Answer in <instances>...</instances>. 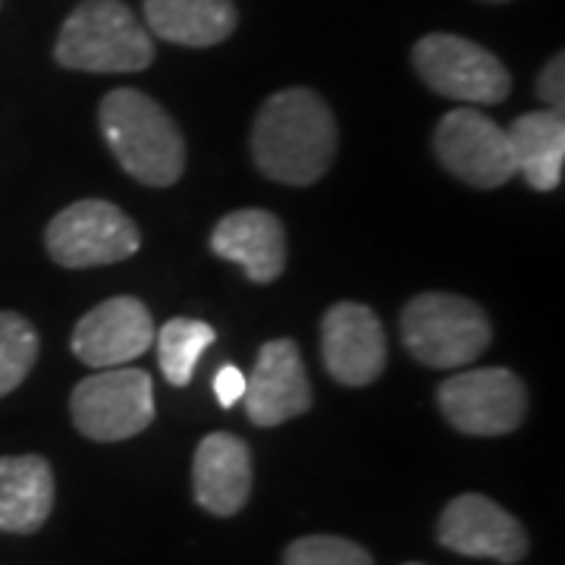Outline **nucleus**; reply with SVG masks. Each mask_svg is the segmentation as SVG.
Returning <instances> with one entry per match:
<instances>
[{
    "label": "nucleus",
    "mask_w": 565,
    "mask_h": 565,
    "mask_svg": "<svg viewBox=\"0 0 565 565\" xmlns=\"http://www.w3.org/2000/svg\"><path fill=\"white\" fill-rule=\"evenodd\" d=\"M337 154V120L318 92L282 88L270 95L252 126V158L267 180L311 185Z\"/></svg>",
    "instance_id": "nucleus-1"
},
{
    "label": "nucleus",
    "mask_w": 565,
    "mask_h": 565,
    "mask_svg": "<svg viewBox=\"0 0 565 565\" xmlns=\"http://www.w3.org/2000/svg\"><path fill=\"white\" fill-rule=\"evenodd\" d=\"M98 122L114 158L141 185H173L185 170V145L161 104L136 88L110 92L98 107Z\"/></svg>",
    "instance_id": "nucleus-2"
},
{
    "label": "nucleus",
    "mask_w": 565,
    "mask_h": 565,
    "mask_svg": "<svg viewBox=\"0 0 565 565\" xmlns=\"http://www.w3.org/2000/svg\"><path fill=\"white\" fill-rule=\"evenodd\" d=\"M54 57L82 73H139L154 61V44L120 0H85L63 22Z\"/></svg>",
    "instance_id": "nucleus-3"
},
{
    "label": "nucleus",
    "mask_w": 565,
    "mask_h": 565,
    "mask_svg": "<svg viewBox=\"0 0 565 565\" xmlns=\"http://www.w3.org/2000/svg\"><path fill=\"white\" fill-rule=\"evenodd\" d=\"M405 349L427 367L452 371L478 362L493 340L484 308L452 292H422L399 315Z\"/></svg>",
    "instance_id": "nucleus-4"
},
{
    "label": "nucleus",
    "mask_w": 565,
    "mask_h": 565,
    "mask_svg": "<svg viewBox=\"0 0 565 565\" xmlns=\"http://www.w3.org/2000/svg\"><path fill=\"white\" fill-rule=\"evenodd\" d=\"M412 61L424 85L449 102L487 107V104H503L512 92V79L503 61L462 35H449V32L424 35L412 51Z\"/></svg>",
    "instance_id": "nucleus-5"
},
{
    "label": "nucleus",
    "mask_w": 565,
    "mask_h": 565,
    "mask_svg": "<svg viewBox=\"0 0 565 565\" xmlns=\"http://www.w3.org/2000/svg\"><path fill=\"white\" fill-rule=\"evenodd\" d=\"M70 412L88 440H129L154 422V386L139 367H102L73 390Z\"/></svg>",
    "instance_id": "nucleus-6"
},
{
    "label": "nucleus",
    "mask_w": 565,
    "mask_h": 565,
    "mask_svg": "<svg viewBox=\"0 0 565 565\" xmlns=\"http://www.w3.org/2000/svg\"><path fill=\"white\" fill-rule=\"evenodd\" d=\"M437 399L446 422L471 437L512 434L527 415V390L505 367H475L440 384Z\"/></svg>",
    "instance_id": "nucleus-7"
},
{
    "label": "nucleus",
    "mask_w": 565,
    "mask_h": 565,
    "mask_svg": "<svg viewBox=\"0 0 565 565\" xmlns=\"http://www.w3.org/2000/svg\"><path fill=\"white\" fill-rule=\"evenodd\" d=\"M44 243L63 267H102L132 258L139 252V226L117 204L85 199L63 207L51 221Z\"/></svg>",
    "instance_id": "nucleus-8"
},
{
    "label": "nucleus",
    "mask_w": 565,
    "mask_h": 565,
    "mask_svg": "<svg viewBox=\"0 0 565 565\" xmlns=\"http://www.w3.org/2000/svg\"><path fill=\"white\" fill-rule=\"evenodd\" d=\"M434 151L456 180L475 189H500L519 173L509 132L475 107L449 110L437 122Z\"/></svg>",
    "instance_id": "nucleus-9"
},
{
    "label": "nucleus",
    "mask_w": 565,
    "mask_h": 565,
    "mask_svg": "<svg viewBox=\"0 0 565 565\" xmlns=\"http://www.w3.org/2000/svg\"><path fill=\"white\" fill-rule=\"evenodd\" d=\"M437 537L446 550L475 559L512 565L522 563L527 553V534L519 519L481 493H462L446 505Z\"/></svg>",
    "instance_id": "nucleus-10"
},
{
    "label": "nucleus",
    "mask_w": 565,
    "mask_h": 565,
    "mask_svg": "<svg viewBox=\"0 0 565 565\" xmlns=\"http://www.w3.org/2000/svg\"><path fill=\"white\" fill-rule=\"evenodd\" d=\"M321 352L337 384H374L386 367L384 327L367 305H333L321 321Z\"/></svg>",
    "instance_id": "nucleus-11"
},
{
    "label": "nucleus",
    "mask_w": 565,
    "mask_h": 565,
    "mask_svg": "<svg viewBox=\"0 0 565 565\" xmlns=\"http://www.w3.org/2000/svg\"><path fill=\"white\" fill-rule=\"evenodd\" d=\"M154 321L141 299L117 296L95 305L73 330V352L76 359L92 367H117L136 362L151 349Z\"/></svg>",
    "instance_id": "nucleus-12"
},
{
    "label": "nucleus",
    "mask_w": 565,
    "mask_h": 565,
    "mask_svg": "<svg viewBox=\"0 0 565 565\" xmlns=\"http://www.w3.org/2000/svg\"><path fill=\"white\" fill-rule=\"evenodd\" d=\"M245 412L258 427H277L311 408V384L292 340L262 345L252 381H245Z\"/></svg>",
    "instance_id": "nucleus-13"
},
{
    "label": "nucleus",
    "mask_w": 565,
    "mask_h": 565,
    "mask_svg": "<svg viewBox=\"0 0 565 565\" xmlns=\"http://www.w3.org/2000/svg\"><path fill=\"white\" fill-rule=\"evenodd\" d=\"M211 248L223 262L239 264L252 282H274L286 267L282 223L262 207H243L226 214L214 233Z\"/></svg>",
    "instance_id": "nucleus-14"
},
{
    "label": "nucleus",
    "mask_w": 565,
    "mask_h": 565,
    "mask_svg": "<svg viewBox=\"0 0 565 565\" xmlns=\"http://www.w3.org/2000/svg\"><path fill=\"white\" fill-rule=\"evenodd\" d=\"M195 500L211 515H236L252 493V456L236 434H207L192 465Z\"/></svg>",
    "instance_id": "nucleus-15"
},
{
    "label": "nucleus",
    "mask_w": 565,
    "mask_h": 565,
    "mask_svg": "<svg viewBox=\"0 0 565 565\" xmlns=\"http://www.w3.org/2000/svg\"><path fill=\"white\" fill-rule=\"evenodd\" d=\"M54 509V471L41 456L0 459V531L32 534Z\"/></svg>",
    "instance_id": "nucleus-16"
},
{
    "label": "nucleus",
    "mask_w": 565,
    "mask_h": 565,
    "mask_svg": "<svg viewBox=\"0 0 565 565\" xmlns=\"http://www.w3.org/2000/svg\"><path fill=\"white\" fill-rule=\"evenodd\" d=\"M233 0H145V22L158 39L185 47H211L236 29Z\"/></svg>",
    "instance_id": "nucleus-17"
},
{
    "label": "nucleus",
    "mask_w": 565,
    "mask_h": 565,
    "mask_svg": "<svg viewBox=\"0 0 565 565\" xmlns=\"http://www.w3.org/2000/svg\"><path fill=\"white\" fill-rule=\"evenodd\" d=\"M509 141L525 182L537 192H553L565 170V120L556 110L522 114L509 126Z\"/></svg>",
    "instance_id": "nucleus-18"
},
{
    "label": "nucleus",
    "mask_w": 565,
    "mask_h": 565,
    "mask_svg": "<svg viewBox=\"0 0 565 565\" xmlns=\"http://www.w3.org/2000/svg\"><path fill=\"white\" fill-rule=\"evenodd\" d=\"M217 340L214 327L192 318H173L161 327V333L154 337L158 343V362H161L167 384L189 386L195 364L204 355V349Z\"/></svg>",
    "instance_id": "nucleus-19"
},
{
    "label": "nucleus",
    "mask_w": 565,
    "mask_h": 565,
    "mask_svg": "<svg viewBox=\"0 0 565 565\" xmlns=\"http://www.w3.org/2000/svg\"><path fill=\"white\" fill-rule=\"evenodd\" d=\"M39 362V333L17 311H0V396L13 393Z\"/></svg>",
    "instance_id": "nucleus-20"
},
{
    "label": "nucleus",
    "mask_w": 565,
    "mask_h": 565,
    "mask_svg": "<svg viewBox=\"0 0 565 565\" xmlns=\"http://www.w3.org/2000/svg\"><path fill=\"white\" fill-rule=\"evenodd\" d=\"M282 565H374L371 553L364 546L343 541V537H330V534H311L292 541Z\"/></svg>",
    "instance_id": "nucleus-21"
},
{
    "label": "nucleus",
    "mask_w": 565,
    "mask_h": 565,
    "mask_svg": "<svg viewBox=\"0 0 565 565\" xmlns=\"http://www.w3.org/2000/svg\"><path fill=\"white\" fill-rule=\"evenodd\" d=\"M565 66H563V54H556L553 61L546 63L544 73H541V79H537V95L544 98L546 110H556V114H563V102H565Z\"/></svg>",
    "instance_id": "nucleus-22"
},
{
    "label": "nucleus",
    "mask_w": 565,
    "mask_h": 565,
    "mask_svg": "<svg viewBox=\"0 0 565 565\" xmlns=\"http://www.w3.org/2000/svg\"><path fill=\"white\" fill-rule=\"evenodd\" d=\"M245 381L248 377H245L236 364H223L221 371H217V377H214V396H217V403L223 408H233L245 396Z\"/></svg>",
    "instance_id": "nucleus-23"
},
{
    "label": "nucleus",
    "mask_w": 565,
    "mask_h": 565,
    "mask_svg": "<svg viewBox=\"0 0 565 565\" xmlns=\"http://www.w3.org/2000/svg\"><path fill=\"white\" fill-rule=\"evenodd\" d=\"M490 3H505V0H490Z\"/></svg>",
    "instance_id": "nucleus-24"
},
{
    "label": "nucleus",
    "mask_w": 565,
    "mask_h": 565,
    "mask_svg": "<svg viewBox=\"0 0 565 565\" xmlns=\"http://www.w3.org/2000/svg\"><path fill=\"white\" fill-rule=\"evenodd\" d=\"M408 565H422V563H408Z\"/></svg>",
    "instance_id": "nucleus-25"
}]
</instances>
